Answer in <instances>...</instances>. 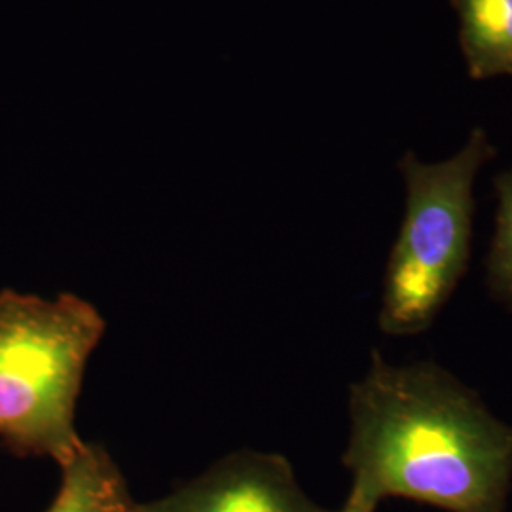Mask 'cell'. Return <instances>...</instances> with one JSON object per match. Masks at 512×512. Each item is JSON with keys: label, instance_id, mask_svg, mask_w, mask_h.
<instances>
[{"label": "cell", "instance_id": "7", "mask_svg": "<svg viewBox=\"0 0 512 512\" xmlns=\"http://www.w3.org/2000/svg\"><path fill=\"white\" fill-rule=\"evenodd\" d=\"M495 232L486 260V283L495 300L512 311V169L494 179Z\"/></svg>", "mask_w": 512, "mask_h": 512}, {"label": "cell", "instance_id": "6", "mask_svg": "<svg viewBox=\"0 0 512 512\" xmlns=\"http://www.w3.org/2000/svg\"><path fill=\"white\" fill-rule=\"evenodd\" d=\"M469 76H512V0H450Z\"/></svg>", "mask_w": 512, "mask_h": 512}, {"label": "cell", "instance_id": "4", "mask_svg": "<svg viewBox=\"0 0 512 512\" xmlns=\"http://www.w3.org/2000/svg\"><path fill=\"white\" fill-rule=\"evenodd\" d=\"M143 512H332L302 490L291 463L277 454L238 452L211 465Z\"/></svg>", "mask_w": 512, "mask_h": 512}, {"label": "cell", "instance_id": "2", "mask_svg": "<svg viewBox=\"0 0 512 512\" xmlns=\"http://www.w3.org/2000/svg\"><path fill=\"white\" fill-rule=\"evenodd\" d=\"M105 319L88 300L0 293V442L18 458L59 467L84 446L76 401Z\"/></svg>", "mask_w": 512, "mask_h": 512}, {"label": "cell", "instance_id": "1", "mask_svg": "<svg viewBox=\"0 0 512 512\" xmlns=\"http://www.w3.org/2000/svg\"><path fill=\"white\" fill-rule=\"evenodd\" d=\"M344 465L351 492L403 497L448 512H507L512 425L435 363L389 365L374 349L349 389Z\"/></svg>", "mask_w": 512, "mask_h": 512}, {"label": "cell", "instance_id": "3", "mask_svg": "<svg viewBox=\"0 0 512 512\" xmlns=\"http://www.w3.org/2000/svg\"><path fill=\"white\" fill-rule=\"evenodd\" d=\"M482 128L471 131L456 156L425 164L406 152L404 219L385 268L380 329L387 336H416L433 325L469 268L475 181L494 160Z\"/></svg>", "mask_w": 512, "mask_h": 512}, {"label": "cell", "instance_id": "5", "mask_svg": "<svg viewBox=\"0 0 512 512\" xmlns=\"http://www.w3.org/2000/svg\"><path fill=\"white\" fill-rule=\"evenodd\" d=\"M46 512H143L109 452L84 442L80 452L61 467V486Z\"/></svg>", "mask_w": 512, "mask_h": 512}, {"label": "cell", "instance_id": "8", "mask_svg": "<svg viewBox=\"0 0 512 512\" xmlns=\"http://www.w3.org/2000/svg\"><path fill=\"white\" fill-rule=\"evenodd\" d=\"M376 509H378V505H374L372 501H368V499L355 494V492H349L348 499L342 505V509L332 512H376Z\"/></svg>", "mask_w": 512, "mask_h": 512}]
</instances>
